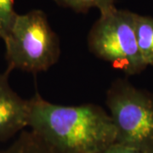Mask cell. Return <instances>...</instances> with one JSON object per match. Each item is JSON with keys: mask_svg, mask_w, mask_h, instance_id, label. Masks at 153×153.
<instances>
[{"mask_svg": "<svg viewBox=\"0 0 153 153\" xmlns=\"http://www.w3.org/2000/svg\"><path fill=\"white\" fill-rule=\"evenodd\" d=\"M28 101V127L56 153H103L116 143L111 117L98 105H62L38 93Z\"/></svg>", "mask_w": 153, "mask_h": 153, "instance_id": "1", "label": "cell"}, {"mask_svg": "<svg viewBox=\"0 0 153 153\" xmlns=\"http://www.w3.org/2000/svg\"><path fill=\"white\" fill-rule=\"evenodd\" d=\"M4 42L10 71H46L60 59V38L41 10L17 14Z\"/></svg>", "mask_w": 153, "mask_h": 153, "instance_id": "2", "label": "cell"}, {"mask_svg": "<svg viewBox=\"0 0 153 153\" xmlns=\"http://www.w3.org/2000/svg\"><path fill=\"white\" fill-rule=\"evenodd\" d=\"M105 102L116 129V142L153 153V94L119 78L107 89Z\"/></svg>", "mask_w": 153, "mask_h": 153, "instance_id": "3", "label": "cell"}, {"mask_svg": "<svg viewBox=\"0 0 153 153\" xmlns=\"http://www.w3.org/2000/svg\"><path fill=\"white\" fill-rule=\"evenodd\" d=\"M134 12L116 7L103 14L88 33V50L127 76L140 74L147 66L137 44Z\"/></svg>", "mask_w": 153, "mask_h": 153, "instance_id": "4", "label": "cell"}, {"mask_svg": "<svg viewBox=\"0 0 153 153\" xmlns=\"http://www.w3.org/2000/svg\"><path fill=\"white\" fill-rule=\"evenodd\" d=\"M10 71L0 73V141L28 127L29 101L18 95L9 82Z\"/></svg>", "mask_w": 153, "mask_h": 153, "instance_id": "5", "label": "cell"}, {"mask_svg": "<svg viewBox=\"0 0 153 153\" xmlns=\"http://www.w3.org/2000/svg\"><path fill=\"white\" fill-rule=\"evenodd\" d=\"M134 29L143 60L147 66H153V17L135 13Z\"/></svg>", "mask_w": 153, "mask_h": 153, "instance_id": "6", "label": "cell"}, {"mask_svg": "<svg viewBox=\"0 0 153 153\" xmlns=\"http://www.w3.org/2000/svg\"><path fill=\"white\" fill-rule=\"evenodd\" d=\"M0 153H55L32 131H23L9 148Z\"/></svg>", "mask_w": 153, "mask_h": 153, "instance_id": "7", "label": "cell"}, {"mask_svg": "<svg viewBox=\"0 0 153 153\" xmlns=\"http://www.w3.org/2000/svg\"><path fill=\"white\" fill-rule=\"evenodd\" d=\"M61 8L68 9L76 13L86 14L92 9H97L103 14L115 8L116 0H52Z\"/></svg>", "mask_w": 153, "mask_h": 153, "instance_id": "8", "label": "cell"}, {"mask_svg": "<svg viewBox=\"0 0 153 153\" xmlns=\"http://www.w3.org/2000/svg\"><path fill=\"white\" fill-rule=\"evenodd\" d=\"M17 16L15 0H0V38H6Z\"/></svg>", "mask_w": 153, "mask_h": 153, "instance_id": "9", "label": "cell"}, {"mask_svg": "<svg viewBox=\"0 0 153 153\" xmlns=\"http://www.w3.org/2000/svg\"><path fill=\"white\" fill-rule=\"evenodd\" d=\"M103 153H143L136 149L127 146L119 143H114L108 147Z\"/></svg>", "mask_w": 153, "mask_h": 153, "instance_id": "10", "label": "cell"}]
</instances>
